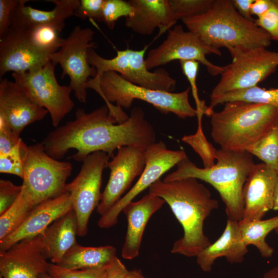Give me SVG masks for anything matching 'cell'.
I'll return each instance as SVG.
<instances>
[{"mask_svg":"<svg viewBox=\"0 0 278 278\" xmlns=\"http://www.w3.org/2000/svg\"><path fill=\"white\" fill-rule=\"evenodd\" d=\"M155 140V130L141 108H133L128 119L118 124L105 105L90 113L78 108L74 120L57 127L42 143L46 153L55 159L59 160L75 149L77 152L71 158L82 162L94 152L103 151L113 158L114 151L121 147L147 148Z\"/></svg>","mask_w":278,"mask_h":278,"instance_id":"6da1fadb","label":"cell"},{"mask_svg":"<svg viewBox=\"0 0 278 278\" xmlns=\"http://www.w3.org/2000/svg\"><path fill=\"white\" fill-rule=\"evenodd\" d=\"M149 193L164 200L183 228V235L174 242L172 253L196 257L212 244L204 233V222L219 202L198 179L165 182L160 179L149 187Z\"/></svg>","mask_w":278,"mask_h":278,"instance_id":"7a4b0ae2","label":"cell"},{"mask_svg":"<svg viewBox=\"0 0 278 278\" xmlns=\"http://www.w3.org/2000/svg\"><path fill=\"white\" fill-rule=\"evenodd\" d=\"M217 162L210 168H199L188 157L177 164V169L167 175L163 181L171 182L194 178L206 182L219 193L224 203L228 219L240 221L244 211L243 188L254 167L252 155L247 151L219 149Z\"/></svg>","mask_w":278,"mask_h":278,"instance_id":"3957f363","label":"cell"},{"mask_svg":"<svg viewBox=\"0 0 278 278\" xmlns=\"http://www.w3.org/2000/svg\"><path fill=\"white\" fill-rule=\"evenodd\" d=\"M182 21L188 31L216 49L226 48L230 51L267 48L271 44L270 36L254 22L241 15L232 0H214L206 12Z\"/></svg>","mask_w":278,"mask_h":278,"instance_id":"277c9868","label":"cell"},{"mask_svg":"<svg viewBox=\"0 0 278 278\" xmlns=\"http://www.w3.org/2000/svg\"><path fill=\"white\" fill-rule=\"evenodd\" d=\"M211 135L221 149L246 151L278 124V109L273 106L234 101L224 103L210 116Z\"/></svg>","mask_w":278,"mask_h":278,"instance_id":"5b68a950","label":"cell"},{"mask_svg":"<svg viewBox=\"0 0 278 278\" xmlns=\"http://www.w3.org/2000/svg\"><path fill=\"white\" fill-rule=\"evenodd\" d=\"M86 88L101 96L118 124L129 118L122 108L129 109L136 99L150 103L163 114L172 113L182 119L197 114L189 101L190 87L178 93L152 90L131 83L116 72L108 71L98 78H90Z\"/></svg>","mask_w":278,"mask_h":278,"instance_id":"8992f818","label":"cell"},{"mask_svg":"<svg viewBox=\"0 0 278 278\" xmlns=\"http://www.w3.org/2000/svg\"><path fill=\"white\" fill-rule=\"evenodd\" d=\"M24 176L23 183L35 205L57 197L66 192V181L73 166L49 155L42 142L27 146L20 145Z\"/></svg>","mask_w":278,"mask_h":278,"instance_id":"52a82bcc","label":"cell"},{"mask_svg":"<svg viewBox=\"0 0 278 278\" xmlns=\"http://www.w3.org/2000/svg\"><path fill=\"white\" fill-rule=\"evenodd\" d=\"M229 53L232 61L224 66L210 98L257 86L278 67V51L267 48L236 49Z\"/></svg>","mask_w":278,"mask_h":278,"instance_id":"ba28073f","label":"cell"},{"mask_svg":"<svg viewBox=\"0 0 278 278\" xmlns=\"http://www.w3.org/2000/svg\"><path fill=\"white\" fill-rule=\"evenodd\" d=\"M148 45L139 50L127 48L117 50L113 58L106 59L96 53L93 48L88 50V61L94 67L99 78L108 71L118 73L127 81L152 90L172 92L176 85V80L163 68L150 72L146 67L145 55Z\"/></svg>","mask_w":278,"mask_h":278,"instance_id":"9c48e42d","label":"cell"},{"mask_svg":"<svg viewBox=\"0 0 278 278\" xmlns=\"http://www.w3.org/2000/svg\"><path fill=\"white\" fill-rule=\"evenodd\" d=\"M56 65L50 60L39 69L12 73L14 81L38 106L47 110L53 126L57 127L74 108L69 86L61 85L55 74Z\"/></svg>","mask_w":278,"mask_h":278,"instance_id":"30bf717a","label":"cell"},{"mask_svg":"<svg viewBox=\"0 0 278 278\" xmlns=\"http://www.w3.org/2000/svg\"><path fill=\"white\" fill-rule=\"evenodd\" d=\"M94 34L91 28L75 26L59 50L50 57L53 64L61 67V78L69 76L68 86L76 98L83 103L86 102L87 82L97 74L96 69L89 62L88 55L89 49L97 47V43L93 41Z\"/></svg>","mask_w":278,"mask_h":278,"instance_id":"8fae6325","label":"cell"},{"mask_svg":"<svg viewBox=\"0 0 278 278\" xmlns=\"http://www.w3.org/2000/svg\"><path fill=\"white\" fill-rule=\"evenodd\" d=\"M109 158L103 151L90 154L82 161L78 174L66 185L76 215L79 236L86 235L90 216L99 203L102 172L107 167Z\"/></svg>","mask_w":278,"mask_h":278,"instance_id":"7c38bea8","label":"cell"},{"mask_svg":"<svg viewBox=\"0 0 278 278\" xmlns=\"http://www.w3.org/2000/svg\"><path fill=\"white\" fill-rule=\"evenodd\" d=\"M168 31L163 42L148 52L145 63L148 70L175 60H193L205 66L212 76L220 75L223 72L224 66L213 64L206 57L209 54L220 56V49L205 44L193 32L185 31L181 25H175Z\"/></svg>","mask_w":278,"mask_h":278,"instance_id":"4fadbf2b","label":"cell"},{"mask_svg":"<svg viewBox=\"0 0 278 278\" xmlns=\"http://www.w3.org/2000/svg\"><path fill=\"white\" fill-rule=\"evenodd\" d=\"M187 157L184 150H169L162 141L149 146L146 149L145 167L138 180L108 211L101 216L97 223L98 227L107 229L115 225L119 215L127 204Z\"/></svg>","mask_w":278,"mask_h":278,"instance_id":"5bb4252c","label":"cell"},{"mask_svg":"<svg viewBox=\"0 0 278 278\" xmlns=\"http://www.w3.org/2000/svg\"><path fill=\"white\" fill-rule=\"evenodd\" d=\"M140 146H126L118 148L108 162L110 174L107 184L96 207L101 216L108 211L130 187L133 180L140 176L146 165V149Z\"/></svg>","mask_w":278,"mask_h":278,"instance_id":"9a60e30c","label":"cell"},{"mask_svg":"<svg viewBox=\"0 0 278 278\" xmlns=\"http://www.w3.org/2000/svg\"><path fill=\"white\" fill-rule=\"evenodd\" d=\"M50 57L33 45L26 29L12 26L0 38V78L10 72L39 69L50 60Z\"/></svg>","mask_w":278,"mask_h":278,"instance_id":"2e32d148","label":"cell"},{"mask_svg":"<svg viewBox=\"0 0 278 278\" xmlns=\"http://www.w3.org/2000/svg\"><path fill=\"white\" fill-rule=\"evenodd\" d=\"M49 265L40 235L23 239L7 250L0 251L2 278H39L48 272Z\"/></svg>","mask_w":278,"mask_h":278,"instance_id":"e0dca14e","label":"cell"},{"mask_svg":"<svg viewBox=\"0 0 278 278\" xmlns=\"http://www.w3.org/2000/svg\"><path fill=\"white\" fill-rule=\"evenodd\" d=\"M48 112L37 105L14 81L0 82V119L20 136L25 127L43 119Z\"/></svg>","mask_w":278,"mask_h":278,"instance_id":"ac0fdd59","label":"cell"},{"mask_svg":"<svg viewBox=\"0 0 278 278\" xmlns=\"http://www.w3.org/2000/svg\"><path fill=\"white\" fill-rule=\"evenodd\" d=\"M277 174L263 162L255 164L244 186V211L240 222L260 220L273 210Z\"/></svg>","mask_w":278,"mask_h":278,"instance_id":"d6986e66","label":"cell"},{"mask_svg":"<svg viewBox=\"0 0 278 278\" xmlns=\"http://www.w3.org/2000/svg\"><path fill=\"white\" fill-rule=\"evenodd\" d=\"M73 210L68 192L36 205L16 230L0 240V251H5L18 242L40 235L48 226Z\"/></svg>","mask_w":278,"mask_h":278,"instance_id":"ffe728a7","label":"cell"},{"mask_svg":"<svg viewBox=\"0 0 278 278\" xmlns=\"http://www.w3.org/2000/svg\"><path fill=\"white\" fill-rule=\"evenodd\" d=\"M162 198L148 193L137 201H131L123 212L127 220V229L121 256L132 259L140 253L142 240L148 220L165 203Z\"/></svg>","mask_w":278,"mask_h":278,"instance_id":"44dd1931","label":"cell"},{"mask_svg":"<svg viewBox=\"0 0 278 278\" xmlns=\"http://www.w3.org/2000/svg\"><path fill=\"white\" fill-rule=\"evenodd\" d=\"M132 12L126 18L125 26L143 36L159 29L161 33L176 24L169 0H129Z\"/></svg>","mask_w":278,"mask_h":278,"instance_id":"7402d4cb","label":"cell"},{"mask_svg":"<svg viewBox=\"0 0 278 278\" xmlns=\"http://www.w3.org/2000/svg\"><path fill=\"white\" fill-rule=\"evenodd\" d=\"M248 249L242 238L239 221L228 219L220 237L196 256L197 263L205 272L212 270L215 261L224 257L231 264L242 263Z\"/></svg>","mask_w":278,"mask_h":278,"instance_id":"603a6c76","label":"cell"},{"mask_svg":"<svg viewBox=\"0 0 278 278\" xmlns=\"http://www.w3.org/2000/svg\"><path fill=\"white\" fill-rule=\"evenodd\" d=\"M30 1L19 0L12 18V26L26 29L39 25L53 26L60 32L65 27V21L74 14L80 0H48L55 4L50 10H42L26 5Z\"/></svg>","mask_w":278,"mask_h":278,"instance_id":"cb8c5ba5","label":"cell"},{"mask_svg":"<svg viewBox=\"0 0 278 278\" xmlns=\"http://www.w3.org/2000/svg\"><path fill=\"white\" fill-rule=\"evenodd\" d=\"M40 235L45 256L52 264H59L68 251L77 244L78 225L74 210L57 219Z\"/></svg>","mask_w":278,"mask_h":278,"instance_id":"d4e9b609","label":"cell"},{"mask_svg":"<svg viewBox=\"0 0 278 278\" xmlns=\"http://www.w3.org/2000/svg\"><path fill=\"white\" fill-rule=\"evenodd\" d=\"M116 252L112 246L84 247L77 244L58 265L71 270L105 267L116 257Z\"/></svg>","mask_w":278,"mask_h":278,"instance_id":"484cf974","label":"cell"},{"mask_svg":"<svg viewBox=\"0 0 278 278\" xmlns=\"http://www.w3.org/2000/svg\"><path fill=\"white\" fill-rule=\"evenodd\" d=\"M239 223L245 244L247 246H254L262 257L272 256L274 249L267 244L265 238L271 231L278 227V215L265 220Z\"/></svg>","mask_w":278,"mask_h":278,"instance_id":"4316f807","label":"cell"},{"mask_svg":"<svg viewBox=\"0 0 278 278\" xmlns=\"http://www.w3.org/2000/svg\"><path fill=\"white\" fill-rule=\"evenodd\" d=\"M234 101L269 105L278 109V88L265 89L257 85L230 92L210 98L208 107L211 110H213L214 108L218 105Z\"/></svg>","mask_w":278,"mask_h":278,"instance_id":"83f0119b","label":"cell"},{"mask_svg":"<svg viewBox=\"0 0 278 278\" xmlns=\"http://www.w3.org/2000/svg\"><path fill=\"white\" fill-rule=\"evenodd\" d=\"M22 186L21 193L16 201L0 215V240L19 227L36 206L27 189Z\"/></svg>","mask_w":278,"mask_h":278,"instance_id":"f1b7e54d","label":"cell"},{"mask_svg":"<svg viewBox=\"0 0 278 278\" xmlns=\"http://www.w3.org/2000/svg\"><path fill=\"white\" fill-rule=\"evenodd\" d=\"M246 151L278 172V124Z\"/></svg>","mask_w":278,"mask_h":278,"instance_id":"f546056e","label":"cell"},{"mask_svg":"<svg viewBox=\"0 0 278 278\" xmlns=\"http://www.w3.org/2000/svg\"><path fill=\"white\" fill-rule=\"evenodd\" d=\"M26 29L33 45L51 55L59 50L65 40L59 36L58 30L50 25H36Z\"/></svg>","mask_w":278,"mask_h":278,"instance_id":"4dcf8cb0","label":"cell"},{"mask_svg":"<svg viewBox=\"0 0 278 278\" xmlns=\"http://www.w3.org/2000/svg\"><path fill=\"white\" fill-rule=\"evenodd\" d=\"M182 73L190 85V89L196 105L197 116L198 121V128H202V117L205 114L210 117L214 110L206 106L204 100L200 99L197 86V77L199 63L196 61H179Z\"/></svg>","mask_w":278,"mask_h":278,"instance_id":"1f68e13d","label":"cell"},{"mask_svg":"<svg viewBox=\"0 0 278 278\" xmlns=\"http://www.w3.org/2000/svg\"><path fill=\"white\" fill-rule=\"evenodd\" d=\"M182 140L189 144L200 155L204 168H210L215 164L217 150L207 140L202 128H198L196 133L193 135L183 136Z\"/></svg>","mask_w":278,"mask_h":278,"instance_id":"d6a6232c","label":"cell"},{"mask_svg":"<svg viewBox=\"0 0 278 278\" xmlns=\"http://www.w3.org/2000/svg\"><path fill=\"white\" fill-rule=\"evenodd\" d=\"M176 21L197 16L206 12L214 0H169Z\"/></svg>","mask_w":278,"mask_h":278,"instance_id":"836d02e7","label":"cell"},{"mask_svg":"<svg viewBox=\"0 0 278 278\" xmlns=\"http://www.w3.org/2000/svg\"><path fill=\"white\" fill-rule=\"evenodd\" d=\"M132 7L129 1L105 0L102 12V20L110 29H113L115 22L121 16H129Z\"/></svg>","mask_w":278,"mask_h":278,"instance_id":"e575fe53","label":"cell"},{"mask_svg":"<svg viewBox=\"0 0 278 278\" xmlns=\"http://www.w3.org/2000/svg\"><path fill=\"white\" fill-rule=\"evenodd\" d=\"M107 267L71 270L51 263L47 273L53 278H105Z\"/></svg>","mask_w":278,"mask_h":278,"instance_id":"d590c367","label":"cell"},{"mask_svg":"<svg viewBox=\"0 0 278 278\" xmlns=\"http://www.w3.org/2000/svg\"><path fill=\"white\" fill-rule=\"evenodd\" d=\"M22 140L5 153H0V172L16 176L22 179L24 176L23 164L21 154L20 145Z\"/></svg>","mask_w":278,"mask_h":278,"instance_id":"8d00e7d4","label":"cell"},{"mask_svg":"<svg viewBox=\"0 0 278 278\" xmlns=\"http://www.w3.org/2000/svg\"><path fill=\"white\" fill-rule=\"evenodd\" d=\"M254 23L265 31L272 40L278 42V0H272L269 9L255 19Z\"/></svg>","mask_w":278,"mask_h":278,"instance_id":"74e56055","label":"cell"},{"mask_svg":"<svg viewBox=\"0 0 278 278\" xmlns=\"http://www.w3.org/2000/svg\"><path fill=\"white\" fill-rule=\"evenodd\" d=\"M22 186L16 185L8 180H0V215L7 211L20 196Z\"/></svg>","mask_w":278,"mask_h":278,"instance_id":"f35d334b","label":"cell"},{"mask_svg":"<svg viewBox=\"0 0 278 278\" xmlns=\"http://www.w3.org/2000/svg\"><path fill=\"white\" fill-rule=\"evenodd\" d=\"M105 0H80L74 15L82 20L86 18L100 22Z\"/></svg>","mask_w":278,"mask_h":278,"instance_id":"ab89813d","label":"cell"},{"mask_svg":"<svg viewBox=\"0 0 278 278\" xmlns=\"http://www.w3.org/2000/svg\"><path fill=\"white\" fill-rule=\"evenodd\" d=\"M19 0H0V38L12 26V18Z\"/></svg>","mask_w":278,"mask_h":278,"instance_id":"60d3db41","label":"cell"},{"mask_svg":"<svg viewBox=\"0 0 278 278\" xmlns=\"http://www.w3.org/2000/svg\"><path fill=\"white\" fill-rule=\"evenodd\" d=\"M16 134L4 120L0 119V153L9 152L20 141Z\"/></svg>","mask_w":278,"mask_h":278,"instance_id":"b9f144b4","label":"cell"},{"mask_svg":"<svg viewBox=\"0 0 278 278\" xmlns=\"http://www.w3.org/2000/svg\"><path fill=\"white\" fill-rule=\"evenodd\" d=\"M129 270L116 256L108 265L105 278H126Z\"/></svg>","mask_w":278,"mask_h":278,"instance_id":"7bdbcfd3","label":"cell"},{"mask_svg":"<svg viewBox=\"0 0 278 278\" xmlns=\"http://www.w3.org/2000/svg\"><path fill=\"white\" fill-rule=\"evenodd\" d=\"M254 0H232V3L238 13L245 19L252 22L255 19L251 13V7Z\"/></svg>","mask_w":278,"mask_h":278,"instance_id":"ee69618b","label":"cell"},{"mask_svg":"<svg viewBox=\"0 0 278 278\" xmlns=\"http://www.w3.org/2000/svg\"><path fill=\"white\" fill-rule=\"evenodd\" d=\"M272 2V0H254L251 7L252 15L261 16L269 9Z\"/></svg>","mask_w":278,"mask_h":278,"instance_id":"f6af8a7d","label":"cell"},{"mask_svg":"<svg viewBox=\"0 0 278 278\" xmlns=\"http://www.w3.org/2000/svg\"><path fill=\"white\" fill-rule=\"evenodd\" d=\"M263 278H278V267H274L265 272Z\"/></svg>","mask_w":278,"mask_h":278,"instance_id":"bcb514c9","label":"cell"},{"mask_svg":"<svg viewBox=\"0 0 278 278\" xmlns=\"http://www.w3.org/2000/svg\"><path fill=\"white\" fill-rule=\"evenodd\" d=\"M126 278H146L141 270H133L129 271Z\"/></svg>","mask_w":278,"mask_h":278,"instance_id":"7dc6e473","label":"cell"},{"mask_svg":"<svg viewBox=\"0 0 278 278\" xmlns=\"http://www.w3.org/2000/svg\"><path fill=\"white\" fill-rule=\"evenodd\" d=\"M273 210L278 211V174L275 186Z\"/></svg>","mask_w":278,"mask_h":278,"instance_id":"c3c4849f","label":"cell"},{"mask_svg":"<svg viewBox=\"0 0 278 278\" xmlns=\"http://www.w3.org/2000/svg\"><path fill=\"white\" fill-rule=\"evenodd\" d=\"M39 278H53L48 273H45L41 275Z\"/></svg>","mask_w":278,"mask_h":278,"instance_id":"681fc988","label":"cell"},{"mask_svg":"<svg viewBox=\"0 0 278 278\" xmlns=\"http://www.w3.org/2000/svg\"><path fill=\"white\" fill-rule=\"evenodd\" d=\"M275 232L278 234V227L274 230Z\"/></svg>","mask_w":278,"mask_h":278,"instance_id":"f907efd6","label":"cell"},{"mask_svg":"<svg viewBox=\"0 0 278 278\" xmlns=\"http://www.w3.org/2000/svg\"><path fill=\"white\" fill-rule=\"evenodd\" d=\"M1 278H2V277L1 276Z\"/></svg>","mask_w":278,"mask_h":278,"instance_id":"816d5d0a","label":"cell"}]
</instances>
